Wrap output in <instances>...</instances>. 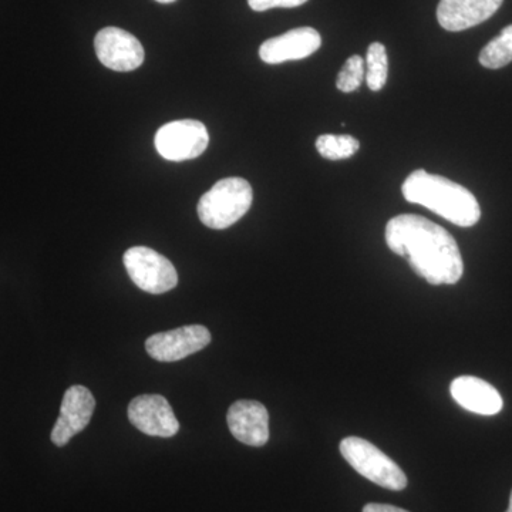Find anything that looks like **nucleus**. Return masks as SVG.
Masks as SVG:
<instances>
[{"label":"nucleus","instance_id":"412c9836","mask_svg":"<svg viewBox=\"0 0 512 512\" xmlns=\"http://www.w3.org/2000/svg\"><path fill=\"white\" fill-rule=\"evenodd\" d=\"M157 2L164 3V5H167V3H173L175 0H157Z\"/></svg>","mask_w":512,"mask_h":512},{"label":"nucleus","instance_id":"20e7f679","mask_svg":"<svg viewBox=\"0 0 512 512\" xmlns=\"http://www.w3.org/2000/svg\"><path fill=\"white\" fill-rule=\"evenodd\" d=\"M340 453L353 470L372 483L392 491H402L407 487V477L402 468L375 444L360 437H346L340 443Z\"/></svg>","mask_w":512,"mask_h":512},{"label":"nucleus","instance_id":"4be33fe9","mask_svg":"<svg viewBox=\"0 0 512 512\" xmlns=\"http://www.w3.org/2000/svg\"><path fill=\"white\" fill-rule=\"evenodd\" d=\"M505 512H512V491H511V495H510V507H508V510Z\"/></svg>","mask_w":512,"mask_h":512},{"label":"nucleus","instance_id":"f8f14e48","mask_svg":"<svg viewBox=\"0 0 512 512\" xmlns=\"http://www.w3.org/2000/svg\"><path fill=\"white\" fill-rule=\"evenodd\" d=\"M229 430L241 443L262 447L269 440V414L264 404L255 400H239L229 407Z\"/></svg>","mask_w":512,"mask_h":512},{"label":"nucleus","instance_id":"9d476101","mask_svg":"<svg viewBox=\"0 0 512 512\" xmlns=\"http://www.w3.org/2000/svg\"><path fill=\"white\" fill-rule=\"evenodd\" d=\"M96 409L92 392L84 386H72L66 390L60 407L59 419L52 430V441L57 447L66 446L76 434L89 426Z\"/></svg>","mask_w":512,"mask_h":512},{"label":"nucleus","instance_id":"f257e3e1","mask_svg":"<svg viewBox=\"0 0 512 512\" xmlns=\"http://www.w3.org/2000/svg\"><path fill=\"white\" fill-rule=\"evenodd\" d=\"M386 244L394 254L406 258L413 271L430 285H454L464 274L456 239L420 215H397L387 222Z\"/></svg>","mask_w":512,"mask_h":512},{"label":"nucleus","instance_id":"6ab92c4d","mask_svg":"<svg viewBox=\"0 0 512 512\" xmlns=\"http://www.w3.org/2000/svg\"><path fill=\"white\" fill-rule=\"evenodd\" d=\"M308 0H248L249 8L255 12H265L274 8H298Z\"/></svg>","mask_w":512,"mask_h":512},{"label":"nucleus","instance_id":"7ed1b4c3","mask_svg":"<svg viewBox=\"0 0 512 512\" xmlns=\"http://www.w3.org/2000/svg\"><path fill=\"white\" fill-rule=\"evenodd\" d=\"M254 200L251 184L244 178L218 181L198 202V217L205 227L227 229L241 220Z\"/></svg>","mask_w":512,"mask_h":512},{"label":"nucleus","instance_id":"f03ea898","mask_svg":"<svg viewBox=\"0 0 512 512\" xmlns=\"http://www.w3.org/2000/svg\"><path fill=\"white\" fill-rule=\"evenodd\" d=\"M402 191L404 200L423 205L458 227H473L480 221L481 208L473 192L441 175L416 170L406 178Z\"/></svg>","mask_w":512,"mask_h":512},{"label":"nucleus","instance_id":"2eb2a0df","mask_svg":"<svg viewBox=\"0 0 512 512\" xmlns=\"http://www.w3.org/2000/svg\"><path fill=\"white\" fill-rule=\"evenodd\" d=\"M481 66L485 69H501L512 62V25L501 30L500 35L494 37L487 46L481 50Z\"/></svg>","mask_w":512,"mask_h":512},{"label":"nucleus","instance_id":"0eeeda50","mask_svg":"<svg viewBox=\"0 0 512 512\" xmlns=\"http://www.w3.org/2000/svg\"><path fill=\"white\" fill-rule=\"evenodd\" d=\"M210 342V330L201 325H188L150 336L146 340V349L158 362L173 363L200 352Z\"/></svg>","mask_w":512,"mask_h":512},{"label":"nucleus","instance_id":"a211bd4d","mask_svg":"<svg viewBox=\"0 0 512 512\" xmlns=\"http://www.w3.org/2000/svg\"><path fill=\"white\" fill-rule=\"evenodd\" d=\"M365 80V60L362 56H350L343 64L336 79V87L343 93H353L362 86Z\"/></svg>","mask_w":512,"mask_h":512},{"label":"nucleus","instance_id":"423d86ee","mask_svg":"<svg viewBox=\"0 0 512 512\" xmlns=\"http://www.w3.org/2000/svg\"><path fill=\"white\" fill-rule=\"evenodd\" d=\"M158 154L168 161L194 160L207 150L210 144L207 127L198 120H177L164 124L157 131Z\"/></svg>","mask_w":512,"mask_h":512},{"label":"nucleus","instance_id":"4468645a","mask_svg":"<svg viewBox=\"0 0 512 512\" xmlns=\"http://www.w3.org/2000/svg\"><path fill=\"white\" fill-rule=\"evenodd\" d=\"M450 393L458 406L471 413L494 416L503 410V397L498 390L478 377H457L451 383Z\"/></svg>","mask_w":512,"mask_h":512},{"label":"nucleus","instance_id":"39448f33","mask_svg":"<svg viewBox=\"0 0 512 512\" xmlns=\"http://www.w3.org/2000/svg\"><path fill=\"white\" fill-rule=\"evenodd\" d=\"M131 281L141 291L161 295L178 284V274L170 259L147 247H133L123 256Z\"/></svg>","mask_w":512,"mask_h":512},{"label":"nucleus","instance_id":"1a4fd4ad","mask_svg":"<svg viewBox=\"0 0 512 512\" xmlns=\"http://www.w3.org/2000/svg\"><path fill=\"white\" fill-rule=\"evenodd\" d=\"M128 420L147 436L173 437L180 430V423L170 403L158 394H143L128 404Z\"/></svg>","mask_w":512,"mask_h":512},{"label":"nucleus","instance_id":"f3484780","mask_svg":"<svg viewBox=\"0 0 512 512\" xmlns=\"http://www.w3.org/2000/svg\"><path fill=\"white\" fill-rule=\"evenodd\" d=\"M359 148V140L349 134H323L316 140V150L326 160H346L355 156Z\"/></svg>","mask_w":512,"mask_h":512},{"label":"nucleus","instance_id":"6e6552de","mask_svg":"<svg viewBox=\"0 0 512 512\" xmlns=\"http://www.w3.org/2000/svg\"><path fill=\"white\" fill-rule=\"evenodd\" d=\"M94 49L100 62L114 72H133L146 57L140 40L119 28L101 29L94 39Z\"/></svg>","mask_w":512,"mask_h":512},{"label":"nucleus","instance_id":"9b49d317","mask_svg":"<svg viewBox=\"0 0 512 512\" xmlns=\"http://www.w3.org/2000/svg\"><path fill=\"white\" fill-rule=\"evenodd\" d=\"M322 46V37L313 28L289 30L284 35L272 37L259 47V57L268 64H281L302 60L313 55Z\"/></svg>","mask_w":512,"mask_h":512},{"label":"nucleus","instance_id":"ddd939ff","mask_svg":"<svg viewBox=\"0 0 512 512\" xmlns=\"http://www.w3.org/2000/svg\"><path fill=\"white\" fill-rule=\"evenodd\" d=\"M504 0H440L437 20L448 32H463L485 22Z\"/></svg>","mask_w":512,"mask_h":512},{"label":"nucleus","instance_id":"aec40b11","mask_svg":"<svg viewBox=\"0 0 512 512\" xmlns=\"http://www.w3.org/2000/svg\"><path fill=\"white\" fill-rule=\"evenodd\" d=\"M363 512H409L403 510V508L394 507V505L389 504H367L365 508H363Z\"/></svg>","mask_w":512,"mask_h":512},{"label":"nucleus","instance_id":"dca6fc26","mask_svg":"<svg viewBox=\"0 0 512 512\" xmlns=\"http://www.w3.org/2000/svg\"><path fill=\"white\" fill-rule=\"evenodd\" d=\"M366 83L372 92H380L387 83L389 76V57L386 47L375 42L367 49L366 56Z\"/></svg>","mask_w":512,"mask_h":512}]
</instances>
